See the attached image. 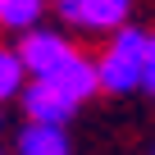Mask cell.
<instances>
[{"label":"cell","instance_id":"7","mask_svg":"<svg viewBox=\"0 0 155 155\" xmlns=\"http://www.w3.org/2000/svg\"><path fill=\"white\" fill-rule=\"evenodd\" d=\"M41 9H46V0H0V28L28 32V28H37Z\"/></svg>","mask_w":155,"mask_h":155},{"label":"cell","instance_id":"8","mask_svg":"<svg viewBox=\"0 0 155 155\" xmlns=\"http://www.w3.org/2000/svg\"><path fill=\"white\" fill-rule=\"evenodd\" d=\"M23 78H28L23 55L18 50H0V101H9V96L23 91Z\"/></svg>","mask_w":155,"mask_h":155},{"label":"cell","instance_id":"6","mask_svg":"<svg viewBox=\"0 0 155 155\" xmlns=\"http://www.w3.org/2000/svg\"><path fill=\"white\" fill-rule=\"evenodd\" d=\"M18 155H68V137L64 123H28L18 132Z\"/></svg>","mask_w":155,"mask_h":155},{"label":"cell","instance_id":"1","mask_svg":"<svg viewBox=\"0 0 155 155\" xmlns=\"http://www.w3.org/2000/svg\"><path fill=\"white\" fill-rule=\"evenodd\" d=\"M141 59H146V32H137V28H114V41H110L105 55L96 59L101 91L128 96L132 87H141Z\"/></svg>","mask_w":155,"mask_h":155},{"label":"cell","instance_id":"3","mask_svg":"<svg viewBox=\"0 0 155 155\" xmlns=\"http://www.w3.org/2000/svg\"><path fill=\"white\" fill-rule=\"evenodd\" d=\"M18 55H23V68H28L32 78H46V73H55V68L73 55V46H68L59 32L28 28V32H23V41H18Z\"/></svg>","mask_w":155,"mask_h":155},{"label":"cell","instance_id":"2","mask_svg":"<svg viewBox=\"0 0 155 155\" xmlns=\"http://www.w3.org/2000/svg\"><path fill=\"white\" fill-rule=\"evenodd\" d=\"M55 9L64 23L82 28V32H114L128 23L132 0H55Z\"/></svg>","mask_w":155,"mask_h":155},{"label":"cell","instance_id":"9","mask_svg":"<svg viewBox=\"0 0 155 155\" xmlns=\"http://www.w3.org/2000/svg\"><path fill=\"white\" fill-rule=\"evenodd\" d=\"M141 87L155 91V32H146V59H141Z\"/></svg>","mask_w":155,"mask_h":155},{"label":"cell","instance_id":"5","mask_svg":"<svg viewBox=\"0 0 155 155\" xmlns=\"http://www.w3.org/2000/svg\"><path fill=\"white\" fill-rule=\"evenodd\" d=\"M46 78H50V82H55V87H59L64 96H73L78 105H82L87 96H96V91H101L96 64H91V59H82L78 50H73V55H68V59H64V64L55 68V73H46Z\"/></svg>","mask_w":155,"mask_h":155},{"label":"cell","instance_id":"4","mask_svg":"<svg viewBox=\"0 0 155 155\" xmlns=\"http://www.w3.org/2000/svg\"><path fill=\"white\" fill-rule=\"evenodd\" d=\"M73 110H78V101L64 96L50 78H37L23 87V114L37 123H64V119H73Z\"/></svg>","mask_w":155,"mask_h":155}]
</instances>
